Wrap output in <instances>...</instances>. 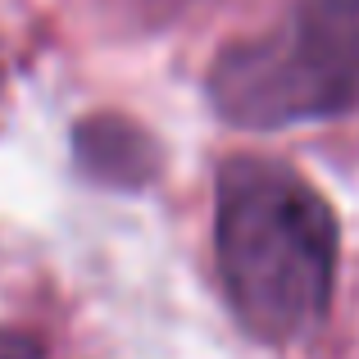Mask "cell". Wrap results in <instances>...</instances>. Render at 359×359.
Here are the masks:
<instances>
[{
    "label": "cell",
    "instance_id": "277c9868",
    "mask_svg": "<svg viewBox=\"0 0 359 359\" xmlns=\"http://www.w3.org/2000/svg\"><path fill=\"white\" fill-rule=\"evenodd\" d=\"M137 5H155L159 14H168V9H177V5H182V0H137Z\"/></svg>",
    "mask_w": 359,
    "mask_h": 359
},
{
    "label": "cell",
    "instance_id": "3957f363",
    "mask_svg": "<svg viewBox=\"0 0 359 359\" xmlns=\"http://www.w3.org/2000/svg\"><path fill=\"white\" fill-rule=\"evenodd\" d=\"M0 359H36V346L27 341V337L0 332Z\"/></svg>",
    "mask_w": 359,
    "mask_h": 359
},
{
    "label": "cell",
    "instance_id": "7a4b0ae2",
    "mask_svg": "<svg viewBox=\"0 0 359 359\" xmlns=\"http://www.w3.org/2000/svg\"><path fill=\"white\" fill-rule=\"evenodd\" d=\"M210 100L250 132L359 109V0H300L273 32L228 46Z\"/></svg>",
    "mask_w": 359,
    "mask_h": 359
},
{
    "label": "cell",
    "instance_id": "6da1fadb",
    "mask_svg": "<svg viewBox=\"0 0 359 359\" xmlns=\"http://www.w3.org/2000/svg\"><path fill=\"white\" fill-rule=\"evenodd\" d=\"M219 273L241 327L259 341H300L327 318L337 223L323 196L269 159L219 173Z\"/></svg>",
    "mask_w": 359,
    "mask_h": 359
}]
</instances>
